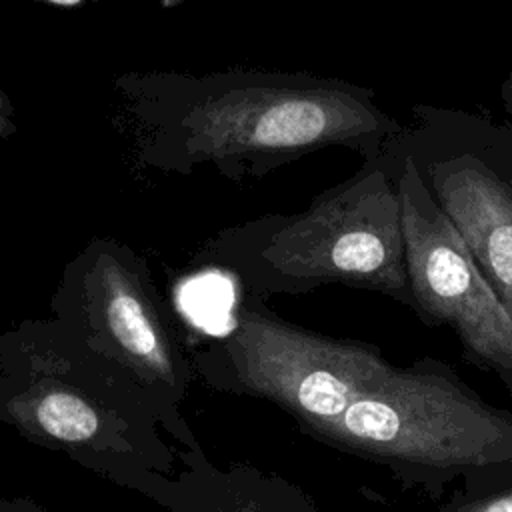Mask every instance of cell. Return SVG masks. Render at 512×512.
Listing matches in <instances>:
<instances>
[{
    "label": "cell",
    "instance_id": "1",
    "mask_svg": "<svg viewBox=\"0 0 512 512\" xmlns=\"http://www.w3.org/2000/svg\"><path fill=\"white\" fill-rule=\"evenodd\" d=\"M174 412L56 318L0 334V422L120 486L170 488L158 426L176 432Z\"/></svg>",
    "mask_w": 512,
    "mask_h": 512
},
{
    "label": "cell",
    "instance_id": "2",
    "mask_svg": "<svg viewBox=\"0 0 512 512\" xmlns=\"http://www.w3.org/2000/svg\"><path fill=\"white\" fill-rule=\"evenodd\" d=\"M312 436L428 490L456 476L512 480V412L484 404L432 358L394 366Z\"/></svg>",
    "mask_w": 512,
    "mask_h": 512
},
{
    "label": "cell",
    "instance_id": "3",
    "mask_svg": "<svg viewBox=\"0 0 512 512\" xmlns=\"http://www.w3.org/2000/svg\"><path fill=\"white\" fill-rule=\"evenodd\" d=\"M386 156L306 210L264 222L248 258H240L252 284L304 292L338 282L410 304L398 168L388 170Z\"/></svg>",
    "mask_w": 512,
    "mask_h": 512
},
{
    "label": "cell",
    "instance_id": "4",
    "mask_svg": "<svg viewBox=\"0 0 512 512\" xmlns=\"http://www.w3.org/2000/svg\"><path fill=\"white\" fill-rule=\"evenodd\" d=\"M202 364L218 366L216 376L234 388L274 402L310 434L394 370L376 346L322 336L248 304Z\"/></svg>",
    "mask_w": 512,
    "mask_h": 512
},
{
    "label": "cell",
    "instance_id": "5",
    "mask_svg": "<svg viewBox=\"0 0 512 512\" xmlns=\"http://www.w3.org/2000/svg\"><path fill=\"white\" fill-rule=\"evenodd\" d=\"M50 310L88 348L176 408L188 368L146 262L116 244L94 242L66 264Z\"/></svg>",
    "mask_w": 512,
    "mask_h": 512
},
{
    "label": "cell",
    "instance_id": "6",
    "mask_svg": "<svg viewBox=\"0 0 512 512\" xmlns=\"http://www.w3.org/2000/svg\"><path fill=\"white\" fill-rule=\"evenodd\" d=\"M398 146L512 318V134L462 112L424 108Z\"/></svg>",
    "mask_w": 512,
    "mask_h": 512
},
{
    "label": "cell",
    "instance_id": "7",
    "mask_svg": "<svg viewBox=\"0 0 512 512\" xmlns=\"http://www.w3.org/2000/svg\"><path fill=\"white\" fill-rule=\"evenodd\" d=\"M410 304L450 326L470 362L512 386V318L476 266L460 232L430 194L414 158L394 144Z\"/></svg>",
    "mask_w": 512,
    "mask_h": 512
},
{
    "label": "cell",
    "instance_id": "8",
    "mask_svg": "<svg viewBox=\"0 0 512 512\" xmlns=\"http://www.w3.org/2000/svg\"><path fill=\"white\" fill-rule=\"evenodd\" d=\"M442 512H512V486L478 492L470 500H454Z\"/></svg>",
    "mask_w": 512,
    "mask_h": 512
},
{
    "label": "cell",
    "instance_id": "9",
    "mask_svg": "<svg viewBox=\"0 0 512 512\" xmlns=\"http://www.w3.org/2000/svg\"><path fill=\"white\" fill-rule=\"evenodd\" d=\"M0 512H48L40 504L26 500V498H14V500H0Z\"/></svg>",
    "mask_w": 512,
    "mask_h": 512
},
{
    "label": "cell",
    "instance_id": "10",
    "mask_svg": "<svg viewBox=\"0 0 512 512\" xmlns=\"http://www.w3.org/2000/svg\"><path fill=\"white\" fill-rule=\"evenodd\" d=\"M502 100H504L506 106L512 110V72H510L508 78L504 80V86H502Z\"/></svg>",
    "mask_w": 512,
    "mask_h": 512
},
{
    "label": "cell",
    "instance_id": "11",
    "mask_svg": "<svg viewBox=\"0 0 512 512\" xmlns=\"http://www.w3.org/2000/svg\"><path fill=\"white\" fill-rule=\"evenodd\" d=\"M50 2H54V4H76L80 0H50Z\"/></svg>",
    "mask_w": 512,
    "mask_h": 512
},
{
    "label": "cell",
    "instance_id": "12",
    "mask_svg": "<svg viewBox=\"0 0 512 512\" xmlns=\"http://www.w3.org/2000/svg\"><path fill=\"white\" fill-rule=\"evenodd\" d=\"M220 512H252L248 508H236V510H220Z\"/></svg>",
    "mask_w": 512,
    "mask_h": 512
},
{
    "label": "cell",
    "instance_id": "13",
    "mask_svg": "<svg viewBox=\"0 0 512 512\" xmlns=\"http://www.w3.org/2000/svg\"><path fill=\"white\" fill-rule=\"evenodd\" d=\"M510 182H512V168H510Z\"/></svg>",
    "mask_w": 512,
    "mask_h": 512
}]
</instances>
